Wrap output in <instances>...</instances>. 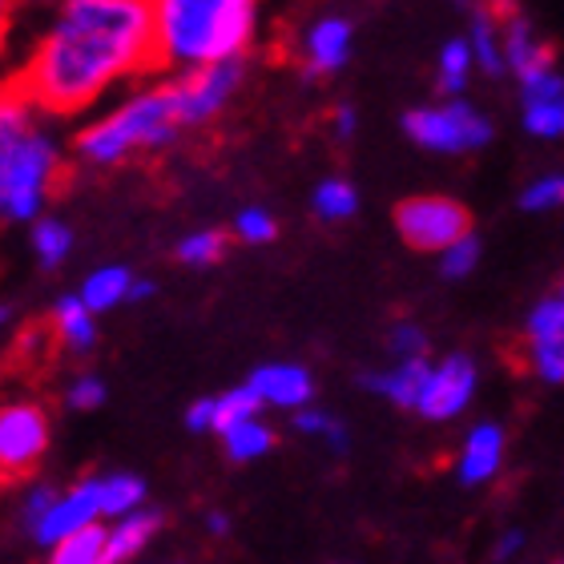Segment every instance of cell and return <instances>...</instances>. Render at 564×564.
<instances>
[{"label":"cell","mask_w":564,"mask_h":564,"mask_svg":"<svg viewBox=\"0 0 564 564\" xmlns=\"http://www.w3.org/2000/svg\"><path fill=\"white\" fill-rule=\"evenodd\" d=\"M153 69H162L153 0H57L12 82L73 121Z\"/></svg>","instance_id":"1"},{"label":"cell","mask_w":564,"mask_h":564,"mask_svg":"<svg viewBox=\"0 0 564 564\" xmlns=\"http://www.w3.org/2000/svg\"><path fill=\"white\" fill-rule=\"evenodd\" d=\"M61 118L29 89L0 82V226H29L57 198L69 170Z\"/></svg>","instance_id":"2"},{"label":"cell","mask_w":564,"mask_h":564,"mask_svg":"<svg viewBox=\"0 0 564 564\" xmlns=\"http://www.w3.org/2000/svg\"><path fill=\"white\" fill-rule=\"evenodd\" d=\"M182 133L186 126L177 118L174 89H170V77H162V82L126 89L118 101H109V109L82 118L69 138V150L89 170H113L145 153L170 150Z\"/></svg>","instance_id":"3"},{"label":"cell","mask_w":564,"mask_h":564,"mask_svg":"<svg viewBox=\"0 0 564 564\" xmlns=\"http://www.w3.org/2000/svg\"><path fill=\"white\" fill-rule=\"evenodd\" d=\"M262 0H153L162 73L242 61L259 41Z\"/></svg>","instance_id":"4"},{"label":"cell","mask_w":564,"mask_h":564,"mask_svg":"<svg viewBox=\"0 0 564 564\" xmlns=\"http://www.w3.org/2000/svg\"><path fill=\"white\" fill-rule=\"evenodd\" d=\"M403 133L412 145L440 158H464L484 150L496 138V126L488 113L471 106L468 97H440L432 106H415L403 113Z\"/></svg>","instance_id":"5"},{"label":"cell","mask_w":564,"mask_h":564,"mask_svg":"<svg viewBox=\"0 0 564 564\" xmlns=\"http://www.w3.org/2000/svg\"><path fill=\"white\" fill-rule=\"evenodd\" d=\"M53 444V415L33 395L0 400V476L29 480Z\"/></svg>","instance_id":"6"},{"label":"cell","mask_w":564,"mask_h":564,"mask_svg":"<svg viewBox=\"0 0 564 564\" xmlns=\"http://www.w3.org/2000/svg\"><path fill=\"white\" fill-rule=\"evenodd\" d=\"M247 82V65L242 61H214V65H194V69L170 73V89H174L177 118L186 130H202L214 118H223L226 106L238 97Z\"/></svg>","instance_id":"7"},{"label":"cell","mask_w":564,"mask_h":564,"mask_svg":"<svg viewBox=\"0 0 564 564\" xmlns=\"http://www.w3.org/2000/svg\"><path fill=\"white\" fill-rule=\"evenodd\" d=\"M471 230V214L464 202L447 194H415L395 206V235L420 254H440L456 238Z\"/></svg>","instance_id":"8"},{"label":"cell","mask_w":564,"mask_h":564,"mask_svg":"<svg viewBox=\"0 0 564 564\" xmlns=\"http://www.w3.org/2000/svg\"><path fill=\"white\" fill-rule=\"evenodd\" d=\"M480 391V367L471 355H444L427 364L423 376L420 400H415V415L427 423H452L468 412L471 400Z\"/></svg>","instance_id":"9"},{"label":"cell","mask_w":564,"mask_h":564,"mask_svg":"<svg viewBox=\"0 0 564 564\" xmlns=\"http://www.w3.org/2000/svg\"><path fill=\"white\" fill-rule=\"evenodd\" d=\"M520 359L529 367L532 379L541 383H564V299L549 294L524 315V330H520Z\"/></svg>","instance_id":"10"},{"label":"cell","mask_w":564,"mask_h":564,"mask_svg":"<svg viewBox=\"0 0 564 564\" xmlns=\"http://www.w3.org/2000/svg\"><path fill=\"white\" fill-rule=\"evenodd\" d=\"M355 53V24L339 12H323L299 33L294 57L303 65L306 77H335L339 69H347V61Z\"/></svg>","instance_id":"11"},{"label":"cell","mask_w":564,"mask_h":564,"mask_svg":"<svg viewBox=\"0 0 564 564\" xmlns=\"http://www.w3.org/2000/svg\"><path fill=\"white\" fill-rule=\"evenodd\" d=\"M101 520V500H97V476H85V480L69 484V488H57L53 496V505L45 508V517L36 520L33 532H29V541L36 549H53L57 541L73 536L77 529L85 524H97Z\"/></svg>","instance_id":"12"},{"label":"cell","mask_w":564,"mask_h":564,"mask_svg":"<svg viewBox=\"0 0 564 564\" xmlns=\"http://www.w3.org/2000/svg\"><path fill=\"white\" fill-rule=\"evenodd\" d=\"M520 126L541 141L564 138V73L556 65L520 82Z\"/></svg>","instance_id":"13"},{"label":"cell","mask_w":564,"mask_h":564,"mask_svg":"<svg viewBox=\"0 0 564 564\" xmlns=\"http://www.w3.org/2000/svg\"><path fill=\"white\" fill-rule=\"evenodd\" d=\"M505 456H508V435L500 423L484 420L476 427H468V435L459 440L456 459H452V471L464 488H484L492 484L500 471H505Z\"/></svg>","instance_id":"14"},{"label":"cell","mask_w":564,"mask_h":564,"mask_svg":"<svg viewBox=\"0 0 564 564\" xmlns=\"http://www.w3.org/2000/svg\"><path fill=\"white\" fill-rule=\"evenodd\" d=\"M247 383L267 412H299L306 403H315V376L303 364H291V359L259 364Z\"/></svg>","instance_id":"15"},{"label":"cell","mask_w":564,"mask_h":564,"mask_svg":"<svg viewBox=\"0 0 564 564\" xmlns=\"http://www.w3.org/2000/svg\"><path fill=\"white\" fill-rule=\"evenodd\" d=\"M97 311L85 303L82 294H61L57 303L48 306V335L65 355H89L97 347Z\"/></svg>","instance_id":"16"},{"label":"cell","mask_w":564,"mask_h":564,"mask_svg":"<svg viewBox=\"0 0 564 564\" xmlns=\"http://www.w3.org/2000/svg\"><path fill=\"white\" fill-rule=\"evenodd\" d=\"M505 61H508V73H512L517 82L556 65L553 45L536 33V24H532L524 12H508L505 17Z\"/></svg>","instance_id":"17"},{"label":"cell","mask_w":564,"mask_h":564,"mask_svg":"<svg viewBox=\"0 0 564 564\" xmlns=\"http://www.w3.org/2000/svg\"><path fill=\"white\" fill-rule=\"evenodd\" d=\"M162 532V512L150 505L133 508L126 517L106 520V564H126L138 561Z\"/></svg>","instance_id":"18"},{"label":"cell","mask_w":564,"mask_h":564,"mask_svg":"<svg viewBox=\"0 0 564 564\" xmlns=\"http://www.w3.org/2000/svg\"><path fill=\"white\" fill-rule=\"evenodd\" d=\"M427 364H432L427 355H420V359H391V367L364 371V376H359V383H364L371 395L388 400L391 408H400V412H415V400H420Z\"/></svg>","instance_id":"19"},{"label":"cell","mask_w":564,"mask_h":564,"mask_svg":"<svg viewBox=\"0 0 564 564\" xmlns=\"http://www.w3.org/2000/svg\"><path fill=\"white\" fill-rule=\"evenodd\" d=\"M468 45L476 53V69L484 77H505L508 73V61H505V17L488 4L468 12Z\"/></svg>","instance_id":"20"},{"label":"cell","mask_w":564,"mask_h":564,"mask_svg":"<svg viewBox=\"0 0 564 564\" xmlns=\"http://www.w3.org/2000/svg\"><path fill=\"white\" fill-rule=\"evenodd\" d=\"M218 444H223V452L235 459V464H254V459L271 456L274 444H279V435H274L267 412H259V415H242V420H235L230 427H223V432H218Z\"/></svg>","instance_id":"21"},{"label":"cell","mask_w":564,"mask_h":564,"mask_svg":"<svg viewBox=\"0 0 564 564\" xmlns=\"http://www.w3.org/2000/svg\"><path fill=\"white\" fill-rule=\"evenodd\" d=\"M138 274L130 267H121V262H106V267H94V271L85 274L77 294H82L85 303L94 306L97 315H109V311H118V306L130 303V286Z\"/></svg>","instance_id":"22"},{"label":"cell","mask_w":564,"mask_h":564,"mask_svg":"<svg viewBox=\"0 0 564 564\" xmlns=\"http://www.w3.org/2000/svg\"><path fill=\"white\" fill-rule=\"evenodd\" d=\"M476 73L480 69H476V53H471L468 36H447L435 53V89H440V97L468 94Z\"/></svg>","instance_id":"23"},{"label":"cell","mask_w":564,"mask_h":564,"mask_svg":"<svg viewBox=\"0 0 564 564\" xmlns=\"http://www.w3.org/2000/svg\"><path fill=\"white\" fill-rule=\"evenodd\" d=\"M97 500H101V520H118L150 500V488L138 471H101L97 476Z\"/></svg>","instance_id":"24"},{"label":"cell","mask_w":564,"mask_h":564,"mask_svg":"<svg viewBox=\"0 0 564 564\" xmlns=\"http://www.w3.org/2000/svg\"><path fill=\"white\" fill-rule=\"evenodd\" d=\"M73 226L65 223V218H53V214H41L36 223H29V247H33L36 262L45 267V271H57V267H65L73 254Z\"/></svg>","instance_id":"25"},{"label":"cell","mask_w":564,"mask_h":564,"mask_svg":"<svg viewBox=\"0 0 564 564\" xmlns=\"http://www.w3.org/2000/svg\"><path fill=\"white\" fill-rule=\"evenodd\" d=\"M311 210H315L318 223H327V226L351 223L355 214H359V189H355V182H347V177H323V182L311 189Z\"/></svg>","instance_id":"26"},{"label":"cell","mask_w":564,"mask_h":564,"mask_svg":"<svg viewBox=\"0 0 564 564\" xmlns=\"http://www.w3.org/2000/svg\"><path fill=\"white\" fill-rule=\"evenodd\" d=\"M291 423L299 435L318 440L330 456H347V447H351V432L343 427V420H335V415H330L327 408H318V403H306V408L291 412Z\"/></svg>","instance_id":"27"},{"label":"cell","mask_w":564,"mask_h":564,"mask_svg":"<svg viewBox=\"0 0 564 564\" xmlns=\"http://www.w3.org/2000/svg\"><path fill=\"white\" fill-rule=\"evenodd\" d=\"M226 250H230V230H214V226H202V230H189V235L177 238L174 247V259L182 267H194V271H206L214 262L226 259Z\"/></svg>","instance_id":"28"},{"label":"cell","mask_w":564,"mask_h":564,"mask_svg":"<svg viewBox=\"0 0 564 564\" xmlns=\"http://www.w3.org/2000/svg\"><path fill=\"white\" fill-rule=\"evenodd\" d=\"M48 561L53 564H106V520L97 524H85L73 536L57 541L48 549Z\"/></svg>","instance_id":"29"},{"label":"cell","mask_w":564,"mask_h":564,"mask_svg":"<svg viewBox=\"0 0 564 564\" xmlns=\"http://www.w3.org/2000/svg\"><path fill=\"white\" fill-rule=\"evenodd\" d=\"M230 238L242 242V247H271L274 238H279V218L271 210H262V206H247V210L235 214Z\"/></svg>","instance_id":"30"},{"label":"cell","mask_w":564,"mask_h":564,"mask_svg":"<svg viewBox=\"0 0 564 564\" xmlns=\"http://www.w3.org/2000/svg\"><path fill=\"white\" fill-rule=\"evenodd\" d=\"M61 400H65V408H69V412L89 415V412H97V408H106L109 388H106V379L94 376V371H77V376L61 388Z\"/></svg>","instance_id":"31"},{"label":"cell","mask_w":564,"mask_h":564,"mask_svg":"<svg viewBox=\"0 0 564 564\" xmlns=\"http://www.w3.org/2000/svg\"><path fill=\"white\" fill-rule=\"evenodd\" d=\"M480 254H484V247H480V238L471 235H464V238H456V242H452V247H444L440 250V274H444V279H468L471 271H476V267H480Z\"/></svg>","instance_id":"32"},{"label":"cell","mask_w":564,"mask_h":564,"mask_svg":"<svg viewBox=\"0 0 564 564\" xmlns=\"http://www.w3.org/2000/svg\"><path fill=\"white\" fill-rule=\"evenodd\" d=\"M564 206V174H541L520 189V210L529 214H553Z\"/></svg>","instance_id":"33"},{"label":"cell","mask_w":564,"mask_h":564,"mask_svg":"<svg viewBox=\"0 0 564 564\" xmlns=\"http://www.w3.org/2000/svg\"><path fill=\"white\" fill-rule=\"evenodd\" d=\"M53 496H57V484L24 480L21 496H17V524H21L24 532H33V524L45 517V508L53 505Z\"/></svg>","instance_id":"34"},{"label":"cell","mask_w":564,"mask_h":564,"mask_svg":"<svg viewBox=\"0 0 564 564\" xmlns=\"http://www.w3.org/2000/svg\"><path fill=\"white\" fill-rule=\"evenodd\" d=\"M383 347H388L391 359H420V355H427V330L415 318H400L388 327Z\"/></svg>","instance_id":"35"},{"label":"cell","mask_w":564,"mask_h":564,"mask_svg":"<svg viewBox=\"0 0 564 564\" xmlns=\"http://www.w3.org/2000/svg\"><path fill=\"white\" fill-rule=\"evenodd\" d=\"M186 427L194 435H214V395H202L186 408Z\"/></svg>","instance_id":"36"},{"label":"cell","mask_w":564,"mask_h":564,"mask_svg":"<svg viewBox=\"0 0 564 564\" xmlns=\"http://www.w3.org/2000/svg\"><path fill=\"white\" fill-rule=\"evenodd\" d=\"M355 130H359V113H355V106H335L330 109V133L339 141H351Z\"/></svg>","instance_id":"37"},{"label":"cell","mask_w":564,"mask_h":564,"mask_svg":"<svg viewBox=\"0 0 564 564\" xmlns=\"http://www.w3.org/2000/svg\"><path fill=\"white\" fill-rule=\"evenodd\" d=\"M524 553V532L520 529H508L496 536L492 544V561H517V556Z\"/></svg>","instance_id":"38"},{"label":"cell","mask_w":564,"mask_h":564,"mask_svg":"<svg viewBox=\"0 0 564 564\" xmlns=\"http://www.w3.org/2000/svg\"><path fill=\"white\" fill-rule=\"evenodd\" d=\"M153 294H158V282L153 279H133V286H130V303H150Z\"/></svg>","instance_id":"39"},{"label":"cell","mask_w":564,"mask_h":564,"mask_svg":"<svg viewBox=\"0 0 564 564\" xmlns=\"http://www.w3.org/2000/svg\"><path fill=\"white\" fill-rule=\"evenodd\" d=\"M206 532H210V536H226V532H230V517H226V512H218V508H214V512H206Z\"/></svg>","instance_id":"40"},{"label":"cell","mask_w":564,"mask_h":564,"mask_svg":"<svg viewBox=\"0 0 564 564\" xmlns=\"http://www.w3.org/2000/svg\"><path fill=\"white\" fill-rule=\"evenodd\" d=\"M12 9H17V0H0V41H4V29L12 21Z\"/></svg>","instance_id":"41"},{"label":"cell","mask_w":564,"mask_h":564,"mask_svg":"<svg viewBox=\"0 0 564 564\" xmlns=\"http://www.w3.org/2000/svg\"><path fill=\"white\" fill-rule=\"evenodd\" d=\"M488 9H496L500 17H508V12H517V0H484Z\"/></svg>","instance_id":"42"},{"label":"cell","mask_w":564,"mask_h":564,"mask_svg":"<svg viewBox=\"0 0 564 564\" xmlns=\"http://www.w3.org/2000/svg\"><path fill=\"white\" fill-rule=\"evenodd\" d=\"M9 323H12V311H9V306H0V335L9 330Z\"/></svg>","instance_id":"43"},{"label":"cell","mask_w":564,"mask_h":564,"mask_svg":"<svg viewBox=\"0 0 564 564\" xmlns=\"http://www.w3.org/2000/svg\"><path fill=\"white\" fill-rule=\"evenodd\" d=\"M29 4H57V0H29Z\"/></svg>","instance_id":"44"},{"label":"cell","mask_w":564,"mask_h":564,"mask_svg":"<svg viewBox=\"0 0 564 564\" xmlns=\"http://www.w3.org/2000/svg\"><path fill=\"white\" fill-rule=\"evenodd\" d=\"M556 294H561V299H564V279H561V286H556Z\"/></svg>","instance_id":"45"},{"label":"cell","mask_w":564,"mask_h":564,"mask_svg":"<svg viewBox=\"0 0 564 564\" xmlns=\"http://www.w3.org/2000/svg\"><path fill=\"white\" fill-rule=\"evenodd\" d=\"M0 492H4V476H0Z\"/></svg>","instance_id":"46"}]
</instances>
